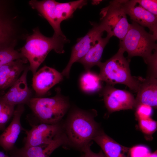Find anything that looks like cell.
Listing matches in <instances>:
<instances>
[{
    "label": "cell",
    "instance_id": "obj_1",
    "mask_svg": "<svg viewBox=\"0 0 157 157\" xmlns=\"http://www.w3.org/2000/svg\"><path fill=\"white\" fill-rule=\"evenodd\" d=\"M94 109L85 110L76 107L70 110L63 123L67 145L82 151L90 143L101 130L94 120L97 115Z\"/></svg>",
    "mask_w": 157,
    "mask_h": 157
},
{
    "label": "cell",
    "instance_id": "obj_2",
    "mask_svg": "<svg viewBox=\"0 0 157 157\" xmlns=\"http://www.w3.org/2000/svg\"><path fill=\"white\" fill-rule=\"evenodd\" d=\"M24 45L19 51L29 63V69L33 75L51 50L58 53H64L65 44L70 41L65 36L54 33L48 37L40 32L38 27L33 29L32 33L26 38Z\"/></svg>",
    "mask_w": 157,
    "mask_h": 157
},
{
    "label": "cell",
    "instance_id": "obj_3",
    "mask_svg": "<svg viewBox=\"0 0 157 157\" xmlns=\"http://www.w3.org/2000/svg\"><path fill=\"white\" fill-rule=\"evenodd\" d=\"M157 37L147 32L144 27L132 21L119 48L128 54V60L135 56L141 57L147 65L157 57Z\"/></svg>",
    "mask_w": 157,
    "mask_h": 157
},
{
    "label": "cell",
    "instance_id": "obj_4",
    "mask_svg": "<svg viewBox=\"0 0 157 157\" xmlns=\"http://www.w3.org/2000/svg\"><path fill=\"white\" fill-rule=\"evenodd\" d=\"M124 51L119 48L117 52L104 62L97 65L100 68L99 76L101 81L107 85L113 86L117 84L126 85L131 90L137 92L141 78L133 76L129 68L130 61L124 56Z\"/></svg>",
    "mask_w": 157,
    "mask_h": 157
},
{
    "label": "cell",
    "instance_id": "obj_5",
    "mask_svg": "<svg viewBox=\"0 0 157 157\" xmlns=\"http://www.w3.org/2000/svg\"><path fill=\"white\" fill-rule=\"evenodd\" d=\"M50 97H32L28 105L40 123L56 124L62 119L70 107L68 98L62 94L60 88Z\"/></svg>",
    "mask_w": 157,
    "mask_h": 157
},
{
    "label": "cell",
    "instance_id": "obj_6",
    "mask_svg": "<svg viewBox=\"0 0 157 157\" xmlns=\"http://www.w3.org/2000/svg\"><path fill=\"white\" fill-rule=\"evenodd\" d=\"M99 23L105 31L112 37L122 40L128 32L130 24L126 15L121 5L120 0H113L106 7L102 9Z\"/></svg>",
    "mask_w": 157,
    "mask_h": 157
},
{
    "label": "cell",
    "instance_id": "obj_7",
    "mask_svg": "<svg viewBox=\"0 0 157 157\" xmlns=\"http://www.w3.org/2000/svg\"><path fill=\"white\" fill-rule=\"evenodd\" d=\"M93 27L84 37L79 39L72 47L70 57L67 66L61 73L63 76L68 78L74 63L84 56L90 49L102 37L104 30L99 23H92Z\"/></svg>",
    "mask_w": 157,
    "mask_h": 157
},
{
    "label": "cell",
    "instance_id": "obj_8",
    "mask_svg": "<svg viewBox=\"0 0 157 157\" xmlns=\"http://www.w3.org/2000/svg\"><path fill=\"white\" fill-rule=\"evenodd\" d=\"M63 132L62 122L56 124L40 123L33 125L30 130L26 131V136L24 147H28L49 143Z\"/></svg>",
    "mask_w": 157,
    "mask_h": 157
},
{
    "label": "cell",
    "instance_id": "obj_9",
    "mask_svg": "<svg viewBox=\"0 0 157 157\" xmlns=\"http://www.w3.org/2000/svg\"><path fill=\"white\" fill-rule=\"evenodd\" d=\"M102 94L106 107L110 113L135 108V99L128 91L107 85L103 89Z\"/></svg>",
    "mask_w": 157,
    "mask_h": 157
},
{
    "label": "cell",
    "instance_id": "obj_10",
    "mask_svg": "<svg viewBox=\"0 0 157 157\" xmlns=\"http://www.w3.org/2000/svg\"><path fill=\"white\" fill-rule=\"evenodd\" d=\"M120 2L125 14L132 21L147 27L150 33L157 37V16L142 7L136 0H120Z\"/></svg>",
    "mask_w": 157,
    "mask_h": 157
},
{
    "label": "cell",
    "instance_id": "obj_11",
    "mask_svg": "<svg viewBox=\"0 0 157 157\" xmlns=\"http://www.w3.org/2000/svg\"><path fill=\"white\" fill-rule=\"evenodd\" d=\"M63 79L61 73L53 68L45 66L33 75V88L38 97H42Z\"/></svg>",
    "mask_w": 157,
    "mask_h": 157
},
{
    "label": "cell",
    "instance_id": "obj_12",
    "mask_svg": "<svg viewBox=\"0 0 157 157\" xmlns=\"http://www.w3.org/2000/svg\"><path fill=\"white\" fill-rule=\"evenodd\" d=\"M67 140L64 132L55 137L50 142L41 145L14 148L11 151L12 157H49L57 148L63 145H67Z\"/></svg>",
    "mask_w": 157,
    "mask_h": 157
},
{
    "label": "cell",
    "instance_id": "obj_13",
    "mask_svg": "<svg viewBox=\"0 0 157 157\" xmlns=\"http://www.w3.org/2000/svg\"><path fill=\"white\" fill-rule=\"evenodd\" d=\"M29 66L24 70L18 79L10 87L9 90L1 97L6 102L15 106L28 104L32 97V92L27 82Z\"/></svg>",
    "mask_w": 157,
    "mask_h": 157
},
{
    "label": "cell",
    "instance_id": "obj_14",
    "mask_svg": "<svg viewBox=\"0 0 157 157\" xmlns=\"http://www.w3.org/2000/svg\"><path fill=\"white\" fill-rule=\"evenodd\" d=\"M24 111V104L17 105L10 123L0 135V145L6 151H11L14 148L21 132L24 130L20 120Z\"/></svg>",
    "mask_w": 157,
    "mask_h": 157
},
{
    "label": "cell",
    "instance_id": "obj_15",
    "mask_svg": "<svg viewBox=\"0 0 157 157\" xmlns=\"http://www.w3.org/2000/svg\"><path fill=\"white\" fill-rule=\"evenodd\" d=\"M25 58L18 59L0 67V90L10 87L18 79L28 66Z\"/></svg>",
    "mask_w": 157,
    "mask_h": 157
},
{
    "label": "cell",
    "instance_id": "obj_16",
    "mask_svg": "<svg viewBox=\"0 0 157 157\" xmlns=\"http://www.w3.org/2000/svg\"><path fill=\"white\" fill-rule=\"evenodd\" d=\"M136 98L135 108L141 104L156 108L157 105V78L147 76L141 78Z\"/></svg>",
    "mask_w": 157,
    "mask_h": 157
},
{
    "label": "cell",
    "instance_id": "obj_17",
    "mask_svg": "<svg viewBox=\"0 0 157 157\" xmlns=\"http://www.w3.org/2000/svg\"><path fill=\"white\" fill-rule=\"evenodd\" d=\"M92 140L100 147L106 157H129L130 154V148L120 144L102 130Z\"/></svg>",
    "mask_w": 157,
    "mask_h": 157
},
{
    "label": "cell",
    "instance_id": "obj_18",
    "mask_svg": "<svg viewBox=\"0 0 157 157\" xmlns=\"http://www.w3.org/2000/svg\"><path fill=\"white\" fill-rule=\"evenodd\" d=\"M56 3L57 1L53 0H31L28 3L32 9L37 10L47 20L53 29L54 33L64 36L65 35L61 31L60 24L58 23L56 17L55 7Z\"/></svg>",
    "mask_w": 157,
    "mask_h": 157
},
{
    "label": "cell",
    "instance_id": "obj_19",
    "mask_svg": "<svg viewBox=\"0 0 157 157\" xmlns=\"http://www.w3.org/2000/svg\"><path fill=\"white\" fill-rule=\"evenodd\" d=\"M16 32L14 19L0 4V50L11 45L15 39Z\"/></svg>",
    "mask_w": 157,
    "mask_h": 157
},
{
    "label": "cell",
    "instance_id": "obj_20",
    "mask_svg": "<svg viewBox=\"0 0 157 157\" xmlns=\"http://www.w3.org/2000/svg\"><path fill=\"white\" fill-rule=\"evenodd\" d=\"M111 37L107 34L105 37H101L86 54L77 61L83 65L86 72L90 71L92 67L101 62L104 49Z\"/></svg>",
    "mask_w": 157,
    "mask_h": 157
},
{
    "label": "cell",
    "instance_id": "obj_21",
    "mask_svg": "<svg viewBox=\"0 0 157 157\" xmlns=\"http://www.w3.org/2000/svg\"><path fill=\"white\" fill-rule=\"evenodd\" d=\"M87 4V1L84 0L67 3L57 2L55 7V13L58 23L60 24L63 21L71 17L76 10L81 8Z\"/></svg>",
    "mask_w": 157,
    "mask_h": 157
},
{
    "label": "cell",
    "instance_id": "obj_22",
    "mask_svg": "<svg viewBox=\"0 0 157 157\" xmlns=\"http://www.w3.org/2000/svg\"><path fill=\"white\" fill-rule=\"evenodd\" d=\"M99 75L91 72H86L81 76L80 85L81 89L87 93H93L100 90L102 86Z\"/></svg>",
    "mask_w": 157,
    "mask_h": 157
},
{
    "label": "cell",
    "instance_id": "obj_23",
    "mask_svg": "<svg viewBox=\"0 0 157 157\" xmlns=\"http://www.w3.org/2000/svg\"><path fill=\"white\" fill-rule=\"evenodd\" d=\"M15 106L10 105L0 97V130L3 129L13 116Z\"/></svg>",
    "mask_w": 157,
    "mask_h": 157
},
{
    "label": "cell",
    "instance_id": "obj_24",
    "mask_svg": "<svg viewBox=\"0 0 157 157\" xmlns=\"http://www.w3.org/2000/svg\"><path fill=\"white\" fill-rule=\"evenodd\" d=\"M25 58L20 51L13 48H6L0 50V67L12 61Z\"/></svg>",
    "mask_w": 157,
    "mask_h": 157
},
{
    "label": "cell",
    "instance_id": "obj_25",
    "mask_svg": "<svg viewBox=\"0 0 157 157\" xmlns=\"http://www.w3.org/2000/svg\"><path fill=\"white\" fill-rule=\"evenodd\" d=\"M139 127L142 132L146 135H151L157 129L156 122L151 118L139 120Z\"/></svg>",
    "mask_w": 157,
    "mask_h": 157
},
{
    "label": "cell",
    "instance_id": "obj_26",
    "mask_svg": "<svg viewBox=\"0 0 157 157\" xmlns=\"http://www.w3.org/2000/svg\"><path fill=\"white\" fill-rule=\"evenodd\" d=\"M152 107L146 104H141L135 108V116L138 120L151 118L153 113Z\"/></svg>",
    "mask_w": 157,
    "mask_h": 157
},
{
    "label": "cell",
    "instance_id": "obj_27",
    "mask_svg": "<svg viewBox=\"0 0 157 157\" xmlns=\"http://www.w3.org/2000/svg\"><path fill=\"white\" fill-rule=\"evenodd\" d=\"M137 3L147 10L157 16V1L136 0Z\"/></svg>",
    "mask_w": 157,
    "mask_h": 157
},
{
    "label": "cell",
    "instance_id": "obj_28",
    "mask_svg": "<svg viewBox=\"0 0 157 157\" xmlns=\"http://www.w3.org/2000/svg\"><path fill=\"white\" fill-rule=\"evenodd\" d=\"M150 153L149 150L147 147L142 145L131 148L130 151L131 157H145Z\"/></svg>",
    "mask_w": 157,
    "mask_h": 157
},
{
    "label": "cell",
    "instance_id": "obj_29",
    "mask_svg": "<svg viewBox=\"0 0 157 157\" xmlns=\"http://www.w3.org/2000/svg\"><path fill=\"white\" fill-rule=\"evenodd\" d=\"M92 143L91 142L86 145L82 151L85 157H106L101 150L98 153L93 152L90 149V146Z\"/></svg>",
    "mask_w": 157,
    "mask_h": 157
},
{
    "label": "cell",
    "instance_id": "obj_30",
    "mask_svg": "<svg viewBox=\"0 0 157 157\" xmlns=\"http://www.w3.org/2000/svg\"><path fill=\"white\" fill-rule=\"evenodd\" d=\"M145 157H157V151H156L153 153H150Z\"/></svg>",
    "mask_w": 157,
    "mask_h": 157
},
{
    "label": "cell",
    "instance_id": "obj_31",
    "mask_svg": "<svg viewBox=\"0 0 157 157\" xmlns=\"http://www.w3.org/2000/svg\"><path fill=\"white\" fill-rule=\"evenodd\" d=\"M0 157H12L11 156H8L6 154H5L3 152L0 151Z\"/></svg>",
    "mask_w": 157,
    "mask_h": 157
},
{
    "label": "cell",
    "instance_id": "obj_32",
    "mask_svg": "<svg viewBox=\"0 0 157 157\" xmlns=\"http://www.w3.org/2000/svg\"><path fill=\"white\" fill-rule=\"evenodd\" d=\"M79 157H85L84 154L83 153Z\"/></svg>",
    "mask_w": 157,
    "mask_h": 157
}]
</instances>
